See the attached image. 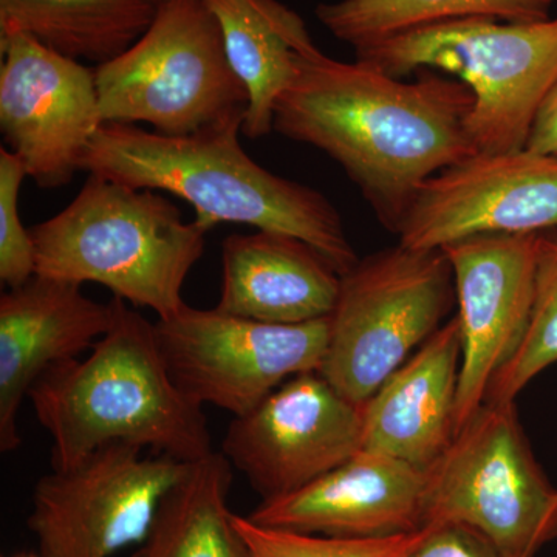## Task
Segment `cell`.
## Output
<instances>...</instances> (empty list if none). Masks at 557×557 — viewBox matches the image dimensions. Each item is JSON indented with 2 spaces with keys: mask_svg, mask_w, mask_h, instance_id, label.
I'll use <instances>...</instances> for the list:
<instances>
[{
  "mask_svg": "<svg viewBox=\"0 0 557 557\" xmlns=\"http://www.w3.org/2000/svg\"><path fill=\"white\" fill-rule=\"evenodd\" d=\"M557 362V236L542 234L533 307L522 343L487 388L486 401L512 403L539 373Z\"/></svg>",
  "mask_w": 557,
  "mask_h": 557,
  "instance_id": "obj_23",
  "label": "cell"
},
{
  "mask_svg": "<svg viewBox=\"0 0 557 557\" xmlns=\"http://www.w3.org/2000/svg\"><path fill=\"white\" fill-rule=\"evenodd\" d=\"M161 0H0V36L22 33L75 61L115 60L146 32Z\"/></svg>",
  "mask_w": 557,
  "mask_h": 557,
  "instance_id": "obj_20",
  "label": "cell"
},
{
  "mask_svg": "<svg viewBox=\"0 0 557 557\" xmlns=\"http://www.w3.org/2000/svg\"><path fill=\"white\" fill-rule=\"evenodd\" d=\"M164 366L186 398L245 416L271 392L319 372L327 354L330 317L304 324H269L218 309L182 307L156 322Z\"/></svg>",
  "mask_w": 557,
  "mask_h": 557,
  "instance_id": "obj_9",
  "label": "cell"
},
{
  "mask_svg": "<svg viewBox=\"0 0 557 557\" xmlns=\"http://www.w3.org/2000/svg\"><path fill=\"white\" fill-rule=\"evenodd\" d=\"M113 327L89 357L54 364L28 392L51 438V469L64 471L104 446L150 448L193 463L214 453L203 408L175 386L156 322L115 298Z\"/></svg>",
  "mask_w": 557,
  "mask_h": 557,
  "instance_id": "obj_3",
  "label": "cell"
},
{
  "mask_svg": "<svg viewBox=\"0 0 557 557\" xmlns=\"http://www.w3.org/2000/svg\"><path fill=\"white\" fill-rule=\"evenodd\" d=\"M0 51L2 137L39 188H61L104 124L95 70L22 33L0 36Z\"/></svg>",
  "mask_w": 557,
  "mask_h": 557,
  "instance_id": "obj_12",
  "label": "cell"
},
{
  "mask_svg": "<svg viewBox=\"0 0 557 557\" xmlns=\"http://www.w3.org/2000/svg\"><path fill=\"white\" fill-rule=\"evenodd\" d=\"M161 2H166V0H161Z\"/></svg>",
  "mask_w": 557,
  "mask_h": 557,
  "instance_id": "obj_29",
  "label": "cell"
},
{
  "mask_svg": "<svg viewBox=\"0 0 557 557\" xmlns=\"http://www.w3.org/2000/svg\"><path fill=\"white\" fill-rule=\"evenodd\" d=\"M245 119L170 137L137 124L104 123L81 170L134 189L164 190L188 201L205 231L220 223L288 234L307 242L341 276L359 260L338 209L298 182L278 177L245 152Z\"/></svg>",
  "mask_w": 557,
  "mask_h": 557,
  "instance_id": "obj_2",
  "label": "cell"
},
{
  "mask_svg": "<svg viewBox=\"0 0 557 557\" xmlns=\"http://www.w3.org/2000/svg\"><path fill=\"white\" fill-rule=\"evenodd\" d=\"M525 149L557 156V79L539 109Z\"/></svg>",
  "mask_w": 557,
  "mask_h": 557,
  "instance_id": "obj_27",
  "label": "cell"
},
{
  "mask_svg": "<svg viewBox=\"0 0 557 557\" xmlns=\"http://www.w3.org/2000/svg\"><path fill=\"white\" fill-rule=\"evenodd\" d=\"M426 471L361 449L309 485L260 500L249 520L295 533L380 539L424 528Z\"/></svg>",
  "mask_w": 557,
  "mask_h": 557,
  "instance_id": "obj_15",
  "label": "cell"
},
{
  "mask_svg": "<svg viewBox=\"0 0 557 557\" xmlns=\"http://www.w3.org/2000/svg\"><path fill=\"white\" fill-rule=\"evenodd\" d=\"M189 463L146 457L138 446H104L64 471L51 469L32 494L27 525L39 557H113L148 534L161 500Z\"/></svg>",
  "mask_w": 557,
  "mask_h": 557,
  "instance_id": "obj_10",
  "label": "cell"
},
{
  "mask_svg": "<svg viewBox=\"0 0 557 557\" xmlns=\"http://www.w3.org/2000/svg\"><path fill=\"white\" fill-rule=\"evenodd\" d=\"M214 14L231 67L247 87L242 134L274 131V108L298 70L300 51L313 46L306 21L278 0H203Z\"/></svg>",
  "mask_w": 557,
  "mask_h": 557,
  "instance_id": "obj_19",
  "label": "cell"
},
{
  "mask_svg": "<svg viewBox=\"0 0 557 557\" xmlns=\"http://www.w3.org/2000/svg\"><path fill=\"white\" fill-rule=\"evenodd\" d=\"M36 274L102 285L115 298L174 317L208 231L152 189L90 174L64 211L30 230Z\"/></svg>",
  "mask_w": 557,
  "mask_h": 557,
  "instance_id": "obj_4",
  "label": "cell"
},
{
  "mask_svg": "<svg viewBox=\"0 0 557 557\" xmlns=\"http://www.w3.org/2000/svg\"><path fill=\"white\" fill-rule=\"evenodd\" d=\"M406 557H504L490 539L461 523L424 527L423 536Z\"/></svg>",
  "mask_w": 557,
  "mask_h": 557,
  "instance_id": "obj_26",
  "label": "cell"
},
{
  "mask_svg": "<svg viewBox=\"0 0 557 557\" xmlns=\"http://www.w3.org/2000/svg\"><path fill=\"white\" fill-rule=\"evenodd\" d=\"M94 70L102 123H148L159 134L186 137L247 116V87L203 0L161 3L129 50Z\"/></svg>",
  "mask_w": 557,
  "mask_h": 557,
  "instance_id": "obj_6",
  "label": "cell"
},
{
  "mask_svg": "<svg viewBox=\"0 0 557 557\" xmlns=\"http://www.w3.org/2000/svg\"><path fill=\"white\" fill-rule=\"evenodd\" d=\"M116 309L75 282L35 274L0 298V450L21 448L17 417L42 373L79 358L115 324Z\"/></svg>",
  "mask_w": 557,
  "mask_h": 557,
  "instance_id": "obj_16",
  "label": "cell"
},
{
  "mask_svg": "<svg viewBox=\"0 0 557 557\" xmlns=\"http://www.w3.org/2000/svg\"><path fill=\"white\" fill-rule=\"evenodd\" d=\"M556 0H338L314 10L355 50L438 22L485 17L511 24L548 21Z\"/></svg>",
  "mask_w": 557,
  "mask_h": 557,
  "instance_id": "obj_22",
  "label": "cell"
},
{
  "mask_svg": "<svg viewBox=\"0 0 557 557\" xmlns=\"http://www.w3.org/2000/svg\"><path fill=\"white\" fill-rule=\"evenodd\" d=\"M362 448V405L321 372L285 381L259 406L234 417L222 454L262 497L293 493Z\"/></svg>",
  "mask_w": 557,
  "mask_h": 557,
  "instance_id": "obj_11",
  "label": "cell"
},
{
  "mask_svg": "<svg viewBox=\"0 0 557 557\" xmlns=\"http://www.w3.org/2000/svg\"><path fill=\"white\" fill-rule=\"evenodd\" d=\"M457 302L443 249L397 247L359 259L341 276L319 372L364 405L440 327Z\"/></svg>",
  "mask_w": 557,
  "mask_h": 557,
  "instance_id": "obj_7",
  "label": "cell"
},
{
  "mask_svg": "<svg viewBox=\"0 0 557 557\" xmlns=\"http://www.w3.org/2000/svg\"><path fill=\"white\" fill-rule=\"evenodd\" d=\"M542 234H482L443 248L461 327L456 435L482 408L491 380L525 335Z\"/></svg>",
  "mask_w": 557,
  "mask_h": 557,
  "instance_id": "obj_14",
  "label": "cell"
},
{
  "mask_svg": "<svg viewBox=\"0 0 557 557\" xmlns=\"http://www.w3.org/2000/svg\"><path fill=\"white\" fill-rule=\"evenodd\" d=\"M27 170L20 157L0 149V281L17 288L36 274V252L30 230L20 215V193Z\"/></svg>",
  "mask_w": 557,
  "mask_h": 557,
  "instance_id": "obj_25",
  "label": "cell"
},
{
  "mask_svg": "<svg viewBox=\"0 0 557 557\" xmlns=\"http://www.w3.org/2000/svg\"><path fill=\"white\" fill-rule=\"evenodd\" d=\"M461 523L504 557H534L557 539V487L539 467L516 401H485L426 469L424 527Z\"/></svg>",
  "mask_w": 557,
  "mask_h": 557,
  "instance_id": "obj_8",
  "label": "cell"
},
{
  "mask_svg": "<svg viewBox=\"0 0 557 557\" xmlns=\"http://www.w3.org/2000/svg\"><path fill=\"white\" fill-rule=\"evenodd\" d=\"M233 469L222 453L189 463L131 557H251L230 509Z\"/></svg>",
  "mask_w": 557,
  "mask_h": 557,
  "instance_id": "obj_21",
  "label": "cell"
},
{
  "mask_svg": "<svg viewBox=\"0 0 557 557\" xmlns=\"http://www.w3.org/2000/svg\"><path fill=\"white\" fill-rule=\"evenodd\" d=\"M472 109L474 95L460 79L426 69L405 83L369 62L333 60L313 44L276 102L274 131L327 153L397 234L423 183L478 153Z\"/></svg>",
  "mask_w": 557,
  "mask_h": 557,
  "instance_id": "obj_1",
  "label": "cell"
},
{
  "mask_svg": "<svg viewBox=\"0 0 557 557\" xmlns=\"http://www.w3.org/2000/svg\"><path fill=\"white\" fill-rule=\"evenodd\" d=\"M461 327L443 324L362 405V448L426 471L456 438Z\"/></svg>",
  "mask_w": 557,
  "mask_h": 557,
  "instance_id": "obj_17",
  "label": "cell"
},
{
  "mask_svg": "<svg viewBox=\"0 0 557 557\" xmlns=\"http://www.w3.org/2000/svg\"><path fill=\"white\" fill-rule=\"evenodd\" d=\"M355 54L394 78L426 69L457 76L474 95L468 127L478 152H518L527 148L557 79V16L533 24L485 17L438 22Z\"/></svg>",
  "mask_w": 557,
  "mask_h": 557,
  "instance_id": "obj_5",
  "label": "cell"
},
{
  "mask_svg": "<svg viewBox=\"0 0 557 557\" xmlns=\"http://www.w3.org/2000/svg\"><path fill=\"white\" fill-rule=\"evenodd\" d=\"M251 557H406L423 536L416 533L380 539H341L295 533L258 525L248 516L234 515Z\"/></svg>",
  "mask_w": 557,
  "mask_h": 557,
  "instance_id": "obj_24",
  "label": "cell"
},
{
  "mask_svg": "<svg viewBox=\"0 0 557 557\" xmlns=\"http://www.w3.org/2000/svg\"><path fill=\"white\" fill-rule=\"evenodd\" d=\"M222 293L215 309L269 324L329 318L341 274L325 256L288 234L258 231L223 240Z\"/></svg>",
  "mask_w": 557,
  "mask_h": 557,
  "instance_id": "obj_18",
  "label": "cell"
},
{
  "mask_svg": "<svg viewBox=\"0 0 557 557\" xmlns=\"http://www.w3.org/2000/svg\"><path fill=\"white\" fill-rule=\"evenodd\" d=\"M557 228V156L478 152L426 180L399 223V244L443 249L482 234Z\"/></svg>",
  "mask_w": 557,
  "mask_h": 557,
  "instance_id": "obj_13",
  "label": "cell"
},
{
  "mask_svg": "<svg viewBox=\"0 0 557 557\" xmlns=\"http://www.w3.org/2000/svg\"><path fill=\"white\" fill-rule=\"evenodd\" d=\"M14 557H39L38 555H21V556H14Z\"/></svg>",
  "mask_w": 557,
  "mask_h": 557,
  "instance_id": "obj_28",
  "label": "cell"
}]
</instances>
